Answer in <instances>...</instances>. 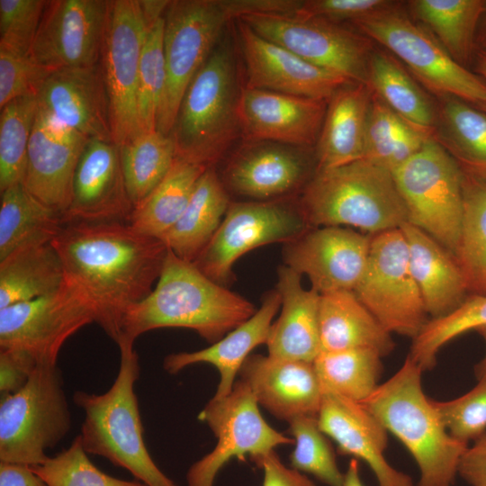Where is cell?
Returning a JSON list of instances; mask_svg holds the SVG:
<instances>
[{
    "label": "cell",
    "mask_w": 486,
    "mask_h": 486,
    "mask_svg": "<svg viewBox=\"0 0 486 486\" xmlns=\"http://www.w3.org/2000/svg\"><path fill=\"white\" fill-rule=\"evenodd\" d=\"M65 283L91 308L115 343L129 310L153 290L168 248L124 222L64 223L51 241Z\"/></svg>",
    "instance_id": "obj_1"
},
{
    "label": "cell",
    "mask_w": 486,
    "mask_h": 486,
    "mask_svg": "<svg viewBox=\"0 0 486 486\" xmlns=\"http://www.w3.org/2000/svg\"><path fill=\"white\" fill-rule=\"evenodd\" d=\"M256 311L248 300L168 249L155 288L129 310L116 344L134 343L143 333L162 328H189L213 344Z\"/></svg>",
    "instance_id": "obj_2"
},
{
    "label": "cell",
    "mask_w": 486,
    "mask_h": 486,
    "mask_svg": "<svg viewBox=\"0 0 486 486\" xmlns=\"http://www.w3.org/2000/svg\"><path fill=\"white\" fill-rule=\"evenodd\" d=\"M422 369L408 356L361 403L408 449L419 469L418 486H454L465 445L454 438L421 384Z\"/></svg>",
    "instance_id": "obj_3"
},
{
    "label": "cell",
    "mask_w": 486,
    "mask_h": 486,
    "mask_svg": "<svg viewBox=\"0 0 486 486\" xmlns=\"http://www.w3.org/2000/svg\"><path fill=\"white\" fill-rule=\"evenodd\" d=\"M120 366L108 391L102 394L76 391L74 403L85 412L80 440L87 454L127 470L147 486H177L156 464L143 437L135 383L140 374L134 343L120 342Z\"/></svg>",
    "instance_id": "obj_4"
},
{
    "label": "cell",
    "mask_w": 486,
    "mask_h": 486,
    "mask_svg": "<svg viewBox=\"0 0 486 486\" xmlns=\"http://www.w3.org/2000/svg\"><path fill=\"white\" fill-rule=\"evenodd\" d=\"M299 201L311 228L353 227L373 236L408 222L392 173L364 158L317 171Z\"/></svg>",
    "instance_id": "obj_5"
},
{
    "label": "cell",
    "mask_w": 486,
    "mask_h": 486,
    "mask_svg": "<svg viewBox=\"0 0 486 486\" xmlns=\"http://www.w3.org/2000/svg\"><path fill=\"white\" fill-rule=\"evenodd\" d=\"M235 58L228 42H218L190 83L170 135L176 156L216 166L239 129Z\"/></svg>",
    "instance_id": "obj_6"
},
{
    "label": "cell",
    "mask_w": 486,
    "mask_h": 486,
    "mask_svg": "<svg viewBox=\"0 0 486 486\" xmlns=\"http://www.w3.org/2000/svg\"><path fill=\"white\" fill-rule=\"evenodd\" d=\"M70 428L59 368L38 365L21 390L1 396L0 462L41 464Z\"/></svg>",
    "instance_id": "obj_7"
},
{
    "label": "cell",
    "mask_w": 486,
    "mask_h": 486,
    "mask_svg": "<svg viewBox=\"0 0 486 486\" xmlns=\"http://www.w3.org/2000/svg\"><path fill=\"white\" fill-rule=\"evenodd\" d=\"M366 37L386 48L428 91L474 106L486 103V83L456 62L424 27L392 5L353 22Z\"/></svg>",
    "instance_id": "obj_8"
},
{
    "label": "cell",
    "mask_w": 486,
    "mask_h": 486,
    "mask_svg": "<svg viewBox=\"0 0 486 486\" xmlns=\"http://www.w3.org/2000/svg\"><path fill=\"white\" fill-rule=\"evenodd\" d=\"M392 175L408 222L455 256L464 219V172L455 159L430 139Z\"/></svg>",
    "instance_id": "obj_9"
},
{
    "label": "cell",
    "mask_w": 486,
    "mask_h": 486,
    "mask_svg": "<svg viewBox=\"0 0 486 486\" xmlns=\"http://www.w3.org/2000/svg\"><path fill=\"white\" fill-rule=\"evenodd\" d=\"M311 228L299 197L267 202L231 201L217 232L193 262L207 277L227 286L232 268L246 253L290 242Z\"/></svg>",
    "instance_id": "obj_10"
},
{
    "label": "cell",
    "mask_w": 486,
    "mask_h": 486,
    "mask_svg": "<svg viewBox=\"0 0 486 486\" xmlns=\"http://www.w3.org/2000/svg\"><path fill=\"white\" fill-rule=\"evenodd\" d=\"M221 0L170 1L164 20L166 80L157 130L170 135L181 101L230 20Z\"/></svg>",
    "instance_id": "obj_11"
},
{
    "label": "cell",
    "mask_w": 486,
    "mask_h": 486,
    "mask_svg": "<svg viewBox=\"0 0 486 486\" xmlns=\"http://www.w3.org/2000/svg\"><path fill=\"white\" fill-rule=\"evenodd\" d=\"M354 292L391 334L413 339L428 321L400 228L372 236L367 264Z\"/></svg>",
    "instance_id": "obj_12"
},
{
    "label": "cell",
    "mask_w": 486,
    "mask_h": 486,
    "mask_svg": "<svg viewBox=\"0 0 486 486\" xmlns=\"http://www.w3.org/2000/svg\"><path fill=\"white\" fill-rule=\"evenodd\" d=\"M197 418L211 428L217 444L190 466L187 486H213L218 472L234 457L250 455L253 461L279 446L294 444L264 419L251 389L240 379L229 396L212 398Z\"/></svg>",
    "instance_id": "obj_13"
},
{
    "label": "cell",
    "mask_w": 486,
    "mask_h": 486,
    "mask_svg": "<svg viewBox=\"0 0 486 486\" xmlns=\"http://www.w3.org/2000/svg\"><path fill=\"white\" fill-rule=\"evenodd\" d=\"M263 38L306 61L367 85L372 40L338 22L320 17L247 14L237 18Z\"/></svg>",
    "instance_id": "obj_14"
},
{
    "label": "cell",
    "mask_w": 486,
    "mask_h": 486,
    "mask_svg": "<svg viewBox=\"0 0 486 486\" xmlns=\"http://www.w3.org/2000/svg\"><path fill=\"white\" fill-rule=\"evenodd\" d=\"M146 25L139 0H110L100 67L109 100L112 141L118 146L140 134L138 78Z\"/></svg>",
    "instance_id": "obj_15"
},
{
    "label": "cell",
    "mask_w": 486,
    "mask_h": 486,
    "mask_svg": "<svg viewBox=\"0 0 486 486\" xmlns=\"http://www.w3.org/2000/svg\"><path fill=\"white\" fill-rule=\"evenodd\" d=\"M93 322L89 305L64 281L50 294L0 309V348L25 352L38 365H55L65 342Z\"/></svg>",
    "instance_id": "obj_16"
},
{
    "label": "cell",
    "mask_w": 486,
    "mask_h": 486,
    "mask_svg": "<svg viewBox=\"0 0 486 486\" xmlns=\"http://www.w3.org/2000/svg\"><path fill=\"white\" fill-rule=\"evenodd\" d=\"M301 148L255 141L233 152L218 171L230 199L267 202L300 197L317 172L316 158Z\"/></svg>",
    "instance_id": "obj_17"
},
{
    "label": "cell",
    "mask_w": 486,
    "mask_h": 486,
    "mask_svg": "<svg viewBox=\"0 0 486 486\" xmlns=\"http://www.w3.org/2000/svg\"><path fill=\"white\" fill-rule=\"evenodd\" d=\"M109 0L47 1L30 56L49 72L99 64Z\"/></svg>",
    "instance_id": "obj_18"
},
{
    "label": "cell",
    "mask_w": 486,
    "mask_h": 486,
    "mask_svg": "<svg viewBox=\"0 0 486 486\" xmlns=\"http://www.w3.org/2000/svg\"><path fill=\"white\" fill-rule=\"evenodd\" d=\"M372 235L347 227L310 228L284 244V265L308 276L320 294L354 291L368 260Z\"/></svg>",
    "instance_id": "obj_19"
},
{
    "label": "cell",
    "mask_w": 486,
    "mask_h": 486,
    "mask_svg": "<svg viewBox=\"0 0 486 486\" xmlns=\"http://www.w3.org/2000/svg\"><path fill=\"white\" fill-rule=\"evenodd\" d=\"M133 210L120 148L113 141L88 140L75 170L71 202L62 216L63 223H129Z\"/></svg>",
    "instance_id": "obj_20"
},
{
    "label": "cell",
    "mask_w": 486,
    "mask_h": 486,
    "mask_svg": "<svg viewBox=\"0 0 486 486\" xmlns=\"http://www.w3.org/2000/svg\"><path fill=\"white\" fill-rule=\"evenodd\" d=\"M237 21L248 76L246 86L328 101L339 88L352 83L341 75L306 61Z\"/></svg>",
    "instance_id": "obj_21"
},
{
    "label": "cell",
    "mask_w": 486,
    "mask_h": 486,
    "mask_svg": "<svg viewBox=\"0 0 486 486\" xmlns=\"http://www.w3.org/2000/svg\"><path fill=\"white\" fill-rule=\"evenodd\" d=\"M88 140L38 107L22 184L61 216L69 207L75 170Z\"/></svg>",
    "instance_id": "obj_22"
},
{
    "label": "cell",
    "mask_w": 486,
    "mask_h": 486,
    "mask_svg": "<svg viewBox=\"0 0 486 486\" xmlns=\"http://www.w3.org/2000/svg\"><path fill=\"white\" fill-rule=\"evenodd\" d=\"M327 100L245 86L238 102L239 129L252 140L306 148L318 141Z\"/></svg>",
    "instance_id": "obj_23"
},
{
    "label": "cell",
    "mask_w": 486,
    "mask_h": 486,
    "mask_svg": "<svg viewBox=\"0 0 486 486\" xmlns=\"http://www.w3.org/2000/svg\"><path fill=\"white\" fill-rule=\"evenodd\" d=\"M38 107L87 139L112 141L109 100L100 64L50 72Z\"/></svg>",
    "instance_id": "obj_24"
},
{
    "label": "cell",
    "mask_w": 486,
    "mask_h": 486,
    "mask_svg": "<svg viewBox=\"0 0 486 486\" xmlns=\"http://www.w3.org/2000/svg\"><path fill=\"white\" fill-rule=\"evenodd\" d=\"M317 418L322 432L337 443L338 453L364 461L379 486H414L409 474L386 460L388 431L361 402L323 392Z\"/></svg>",
    "instance_id": "obj_25"
},
{
    "label": "cell",
    "mask_w": 486,
    "mask_h": 486,
    "mask_svg": "<svg viewBox=\"0 0 486 486\" xmlns=\"http://www.w3.org/2000/svg\"><path fill=\"white\" fill-rule=\"evenodd\" d=\"M238 374L258 405L274 418L289 422L300 416L318 417L322 390L313 363L253 354Z\"/></svg>",
    "instance_id": "obj_26"
},
{
    "label": "cell",
    "mask_w": 486,
    "mask_h": 486,
    "mask_svg": "<svg viewBox=\"0 0 486 486\" xmlns=\"http://www.w3.org/2000/svg\"><path fill=\"white\" fill-rule=\"evenodd\" d=\"M275 289L281 313L271 325L266 345L268 356L313 363L321 352L319 304L320 294L302 285V274L281 265Z\"/></svg>",
    "instance_id": "obj_27"
},
{
    "label": "cell",
    "mask_w": 486,
    "mask_h": 486,
    "mask_svg": "<svg viewBox=\"0 0 486 486\" xmlns=\"http://www.w3.org/2000/svg\"><path fill=\"white\" fill-rule=\"evenodd\" d=\"M280 308L281 296L277 290L267 292L259 309L248 320L206 348L169 354L163 360V368L169 374H176L194 364H211L220 374L212 398L219 400L229 396L236 382V375L250 352L266 343L273 319Z\"/></svg>",
    "instance_id": "obj_28"
},
{
    "label": "cell",
    "mask_w": 486,
    "mask_h": 486,
    "mask_svg": "<svg viewBox=\"0 0 486 486\" xmlns=\"http://www.w3.org/2000/svg\"><path fill=\"white\" fill-rule=\"evenodd\" d=\"M400 230L407 241L410 271L428 315L437 319L451 313L469 295L455 256L430 235L409 222Z\"/></svg>",
    "instance_id": "obj_29"
},
{
    "label": "cell",
    "mask_w": 486,
    "mask_h": 486,
    "mask_svg": "<svg viewBox=\"0 0 486 486\" xmlns=\"http://www.w3.org/2000/svg\"><path fill=\"white\" fill-rule=\"evenodd\" d=\"M372 96L367 85L350 83L329 98L317 141V171L364 158Z\"/></svg>",
    "instance_id": "obj_30"
},
{
    "label": "cell",
    "mask_w": 486,
    "mask_h": 486,
    "mask_svg": "<svg viewBox=\"0 0 486 486\" xmlns=\"http://www.w3.org/2000/svg\"><path fill=\"white\" fill-rule=\"evenodd\" d=\"M319 325L321 351L371 348L385 356L395 347L392 334L354 291L320 294Z\"/></svg>",
    "instance_id": "obj_31"
},
{
    "label": "cell",
    "mask_w": 486,
    "mask_h": 486,
    "mask_svg": "<svg viewBox=\"0 0 486 486\" xmlns=\"http://www.w3.org/2000/svg\"><path fill=\"white\" fill-rule=\"evenodd\" d=\"M230 202L216 166L209 167L178 220L159 239L176 256L193 263L217 232Z\"/></svg>",
    "instance_id": "obj_32"
},
{
    "label": "cell",
    "mask_w": 486,
    "mask_h": 486,
    "mask_svg": "<svg viewBox=\"0 0 486 486\" xmlns=\"http://www.w3.org/2000/svg\"><path fill=\"white\" fill-rule=\"evenodd\" d=\"M407 5L411 16L467 68L477 51L476 36L486 1L411 0Z\"/></svg>",
    "instance_id": "obj_33"
},
{
    "label": "cell",
    "mask_w": 486,
    "mask_h": 486,
    "mask_svg": "<svg viewBox=\"0 0 486 486\" xmlns=\"http://www.w3.org/2000/svg\"><path fill=\"white\" fill-rule=\"evenodd\" d=\"M367 86L400 118L433 139L436 124L434 106L395 57L382 50H373Z\"/></svg>",
    "instance_id": "obj_34"
},
{
    "label": "cell",
    "mask_w": 486,
    "mask_h": 486,
    "mask_svg": "<svg viewBox=\"0 0 486 486\" xmlns=\"http://www.w3.org/2000/svg\"><path fill=\"white\" fill-rule=\"evenodd\" d=\"M64 281L63 266L51 243L18 249L0 260V309L50 294Z\"/></svg>",
    "instance_id": "obj_35"
},
{
    "label": "cell",
    "mask_w": 486,
    "mask_h": 486,
    "mask_svg": "<svg viewBox=\"0 0 486 486\" xmlns=\"http://www.w3.org/2000/svg\"><path fill=\"white\" fill-rule=\"evenodd\" d=\"M433 139L462 170L486 181V112L459 98H440Z\"/></svg>",
    "instance_id": "obj_36"
},
{
    "label": "cell",
    "mask_w": 486,
    "mask_h": 486,
    "mask_svg": "<svg viewBox=\"0 0 486 486\" xmlns=\"http://www.w3.org/2000/svg\"><path fill=\"white\" fill-rule=\"evenodd\" d=\"M62 216L32 196L22 183L1 192L0 260L22 248L51 243Z\"/></svg>",
    "instance_id": "obj_37"
},
{
    "label": "cell",
    "mask_w": 486,
    "mask_h": 486,
    "mask_svg": "<svg viewBox=\"0 0 486 486\" xmlns=\"http://www.w3.org/2000/svg\"><path fill=\"white\" fill-rule=\"evenodd\" d=\"M208 168L176 156L160 184L134 208L129 224L140 233L159 238L178 220Z\"/></svg>",
    "instance_id": "obj_38"
},
{
    "label": "cell",
    "mask_w": 486,
    "mask_h": 486,
    "mask_svg": "<svg viewBox=\"0 0 486 486\" xmlns=\"http://www.w3.org/2000/svg\"><path fill=\"white\" fill-rule=\"evenodd\" d=\"M382 356L371 348L321 351L313 361L322 393L362 402L377 388Z\"/></svg>",
    "instance_id": "obj_39"
},
{
    "label": "cell",
    "mask_w": 486,
    "mask_h": 486,
    "mask_svg": "<svg viewBox=\"0 0 486 486\" xmlns=\"http://www.w3.org/2000/svg\"><path fill=\"white\" fill-rule=\"evenodd\" d=\"M119 148L126 187L136 208L171 168L176 157L175 141L171 135L155 130L140 133Z\"/></svg>",
    "instance_id": "obj_40"
},
{
    "label": "cell",
    "mask_w": 486,
    "mask_h": 486,
    "mask_svg": "<svg viewBox=\"0 0 486 486\" xmlns=\"http://www.w3.org/2000/svg\"><path fill=\"white\" fill-rule=\"evenodd\" d=\"M455 258L468 293L486 296V181L464 172V219Z\"/></svg>",
    "instance_id": "obj_41"
},
{
    "label": "cell",
    "mask_w": 486,
    "mask_h": 486,
    "mask_svg": "<svg viewBox=\"0 0 486 486\" xmlns=\"http://www.w3.org/2000/svg\"><path fill=\"white\" fill-rule=\"evenodd\" d=\"M37 111L36 95L19 97L1 108L0 192L23 181Z\"/></svg>",
    "instance_id": "obj_42"
},
{
    "label": "cell",
    "mask_w": 486,
    "mask_h": 486,
    "mask_svg": "<svg viewBox=\"0 0 486 486\" xmlns=\"http://www.w3.org/2000/svg\"><path fill=\"white\" fill-rule=\"evenodd\" d=\"M486 326V296L469 294L451 313L431 319L412 339L410 356L422 371L436 364L440 349L462 334Z\"/></svg>",
    "instance_id": "obj_43"
},
{
    "label": "cell",
    "mask_w": 486,
    "mask_h": 486,
    "mask_svg": "<svg viewBox=\"0 0 486 486\" xmlns=\"http://www.w3.org/2000/svg\"><path fill=\"white\" fill-rule=\"evenodd\" d=\"M164 17L146 29L138 78L137 109L140 133L157 130L165 91Z\"/></svg>",
    "instance_id": "obj_44"
},
{
    "label": "cell",
    "mask_w": 486,
    "mask_h": 486,
    "mask_svg": "<svg viewBox=\"0 0 486 486\" xmlns=\"http://www.w3.org/2000/svg\"><path fill=\"white\" fill-rule=\"evenodd\" d=\"M288 434L295 447L290 455L291 467L312 474L328 486H342L344 473L339 470L335 451L319 426L315 416H300L289 422Z\"/></svg>",
    "instance_id": "obj_45"
},
{
    "label": "cell",
    "mask_w": 486,
    "mask_h": 486,
    "mask_svg": "<svg viewBox=\"0 0 486 486\" xmlns=\"http://www.w3.org/2000/svg\"><path fill=\"white\" fill-rule=\"evenodd\" d=\"M87 454L76 436L67 449L31 468L48 486H147L138 480H122L104 472Z\"/></svg>",
    "instance_id": "obj_46"
},
{
    "label": "cell",
    "mask_w": 486,
    "mask_h": 486,
    "mask_svg": "<svg viewBox=\"0 0 486 486\" xmlns=\"http://www.w3.org/2000/svg\"><path fill=\"white\" fill-rule=\"evenodd\" d=\"M433 404L456 440L468 445L486 433V377L463 396L447 401L433 400Z\"/></svg>",
    "instance_id": "obj_47"
},
{
    "label": "cell",
    "mask_w": 486,
    "mask_h": 486,
    "mask_svg": "<svg viewBox=\"0 0 486 486\" xmlns=\"http://www.w3.org/2000/svg\"><path fill=\"white\" fill-rule=\"evenodd\" d=\"M46 3L0 0V46L30 54Z\"/></svg>",
    "instance_id": "obj_48"
},
{
    "label": "cell",
    "mask_w": 486,
    "mask_h": 486,
    "mask_svg": "<svg viewBox=\"0 0 486 486\" xmlns=\"http://www.w3.org/2000/svg\"><path fill=\"white\" fill-rule=\"evenodd\" d=\"M49 73L30 54L0 46V108L19 97L37 96Z\"/></svg>",
    "instance_id": "obj_49"
},
{
    "label": "cell",
    "mask_w": 486,
    "mask_h": 486,
    "mask_svg": "<svg viewBox=\"0 0 486 486\" xmlns=\"http://www.w3.org/2000/svg\"><path fill=\"white\" fill-rule=\"evenodd\" d=\"M406 122L374 94L370 104L364 158L387 170L395 141Z\"/></svg>",
    "instance_id": "obj_50"
},
{
    "label": "cell",
    "mask_w": 486,
    "mask_h": 486,
    "mask_svg": "<svg viewBox=\"0 0 486 486\" xmlns=\"http://www.w3.org/2000/svg\"><path fill=\"white\" fill-rule=\"evenodd\" d=\"M394 1L387 0H307L302 1L295 15L320 17L335 22H354L382 11Z\"/></svg>",
    "instance_id": "obj_51"
},
{
    "label": "cell",
    "mask_w": 486,
    "mask_h": 486,
    "mask_svg": "<svg viewBox=\"0 0 486 486\" xmlns=\"http://www.w3.org/2000/svg\"><path fill=\"white\" fill-rule=\"evenodd\" d=\"M37 366V362L25 352L14 349H1V396L12 394L21 390L27 383Z\"/></svg>",
    "instance_id": "obj_52"
},
{
    "label": "cell",
    "mask_w": 486,
    "mask_h": 486,
    "mask_svg": "<svg viewBox=\"0 0 486 486\" xmlns=\"http://www.w3.org/2000/svg\"><path fill=\"white\" fill-rule=\"evenodd\" d=\"M253 462L264 472L262 486H316L301 472L286 467L274 450L256 458Z\"/></svg>",
    "instance_id": "obj_53"
},
{
    "label": "cell",
    "mask_w": 486,
    "mask_h": 486,
    "mask_svg": "<svg viewBox=\"0 0 486 486\" xmlns=\"http://www.w3.org/2000/svg\"><path fill=\"white\" fill-rule=\"evenodd\" d=\"M230 18L247 14L294 15L302 1L294 0H221Z\"/></svg>",
    "instance_id": "obj_54"
},
{
    "label": "cell",
    "mask_w": 486,
    "mask_h": 486,
    "mask_svg": "<svg viewBox=\"0 0 486 486\" xmlns=\"http://www.w3.org/2000/svg\"><path fill=\"white\" fill-rule=\"evenodd\" d=\"M458 475L470 486H486V433L467 447L459 464Z\"/></svg>",
    "instance_id": "obj_55"
},
{
    "label": "cell",
    "mask_w": 486,
    "mask_h": 486,
    "mask_svg": "<svg viewBox=\"0 0 486 486\" xmlns=\"http://www.w3.org/2000/svg\"><path fill=\"white\" fill-rule=\"evenodd\" d=\"M0 486H48L30 465L0 462Z\"/></svg>",
    "instance_id": "obj_56"
},
{
    "label": "cell",
    "mask_w": 486,
    "mask_h": 486,
    "mask_svg": "<svg viewBox=\"0 0 486 486\" xmlns=\"http://www.w3.org/2000/svg\"><path fill=\"white\" fill-rule=\"evenodd\" d=\"M146 28L153 25L165 16L170 1L139 0Z\"/></svg>",
    "instance_id": "obj_57"
},
{
    "label": "cell",
    "mask_w": 486,
    "mask_h": 486,
    "mask_svg": "<svg viewBox=\"0 0 486 486\" xmlns=\"http://www.w3.org/2000/svg\"><path fill=\"white\" fill-rule=\"evenodd\" d=\"M342 486H364L360 476L359 462L356 458H352L346 472L344 473V481Z\"/></svg>",
    "instance_id": "obj_58"
},
{
    "label": "cell",
    "mask_w": 486,
    "mask_h": 486,
    "mask_svg": "<svg viewBox=\"0 0 486 486\" xmlns=\"http://www.w3.org/2000/svg\"><path fill=\"white\" fill-rule=\"evenodd\" d=\"M473 61L477 74L486 83V52L477 50ZM476 107L486 112V103Z\"/></svg>",
    "instance_id": "obj_59"
},
{
    "label": "cell",
    "mask_w": 486,
    "mask_h": 486,
    "mask_svg": "<svg viewBox=\"0 0 486 486\" xmlns=\"http://www.w3.org/2000/svg\"><path fill=\"white\" fill-rule=\"evenodd\" d=\"M485 343V354L482 359L474 366V374L478 380L486 377V326L481 327L475 330Z\"/></svg>",
    "instance_id": "obj_60"
},
{
    "label": "cell",
    "mask_w": 486,
    "mask_h": 486,
    "mask_svg": "<svg viewBox=\"0 0 486 486\" xmlns=\"http://www.w3.org/2000/svg\"><path fill=\"white\" fill-rule=\"evenodd\" d=\"M476 48L477 50L486 52V9L479 24L476 36Z\"/></svg>",
    "instance_id": "obj_61"
}]
</instances>
